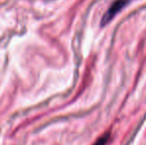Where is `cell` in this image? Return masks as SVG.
I'll return each instance as SVG.
<instances>
[{"instance_id": "1", "label": "cell", "mask_w": 146, "mask_h": 145, "mask_svg": "<svg viewBox=\"0 0 146 145\" xmlns=\"http://www.w3.org/2000/svg\"><path fill=\"white\" fill-rule=\"evenodd\" d=\"M128 2H129V0H116L115 2H113L112 5L110 7V9L106 12V14H104V17H102V26H104L108 23H110L114 18V16H115L118 12H120L121 9H122L124 6L127 5Z\"/></svg>"}, {"instance_id": "2", "label": "cell", "mask_w": 146, "mask_h": 145, "mask_svg": "<svg viewBox=\"0 0 146 145\" xmlns=\"http://www.w3.org/2000/svg\"><path fill=\"white\" fill-rule=\"evenodd\" d=\"M110 132H106L102 136H100L92 145H106L108 140H110Z\"/></svg>"}]
</instances>
